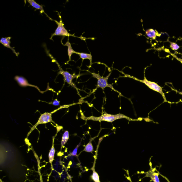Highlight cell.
<instances>
[{
    "mask_svg": "<svg viewBox=\"0 0 182 182\" xmlns=\"http://www.w3.org/2000/svg\"><path fill=\"white\" fill-rule=\"evenodd\" d=\"M40 179H41V181L40 182H43V180H42V178L41 177V175L40 173Z\"/></svg>",
    "mask_w": 182,
    "mask_h": 182,
    "instance_id": "obj_24",
    "label": "cell"
},
{
    "mask_svg": "<svg viewBox=\"0 0 182 182\" xmlns=\"http://www.w3.org/2000/svg\"><path fill=\"white\" fill-rule=\"evenodd\" d=\"M72 105H64V106H61V107H60V108L52 111V112H45V113L42 114V115H41L40 118H39L38 121L36 123V124H35L34 126H33V127L32 128H31L29 132L28 133V135H27V138H28V136H29L30 134V133L32 132V131L34 130V129H35L37 127V126H38L39 124H46L47 123L50 122H51L54 123V124H55V122L53 121L52 119V114H53L54 113L56 112V111L59 110L60 109H62L64 108L69 107V106H72Z\"/></svg>",
    "mask_w": 182,
    "mask_h": 182,
    "instance_id": "obj_2",
    "label": "cell"
},
{
    "mask_svg": "<svg viewBox=\"0 0 182 182\" xmlns=\"http://www.w3.org/2000/svg\"><path fill=\"white\" fill-rule=\"evenodd\" d=\"M159 175H160L161 176H162V177H164V178L165 179H166V181H168V182H170L169 179H168L167 178V177H164V176L163 175H161V174H159Z\"/></svg>",
    "mask_w": 182,
    "mask_h": 182,
    "instance_id": "obj_22",
    "label": "cell"
},
{
    "mask_svg": "<svg viewBox=\"0 0 182 182\" xmlns=\"http://www.w3.org/2000/svg\"><path fill=\"white\" fill-rule=\"evenodd\" d=\"M11 39V37H2V38H1V40H0V43L4 46L11 49V50L13 51L14 53L16 54V56H18V55H19V53L16 52L14 48L10 46V40Z\"/></svg>",
    "mask_w": 182,
    "mask_h": 182,
    "instance_id": "obj_9",
    "label": "cell"
},
{
    "mask_svg": "<svg viewBox=\"0 0 182 182\" xmlns=\"http://www.w3.org/2000/svg\"><path fill=\"white\" fill-rule=\"evenodd\" d=\"M150 168L149 170L147 172L144 173L145 174V177H150L151 181L154 182H160L159 178V172H155L156 168H153L152 165H150Z\"/></svg>",
    "mask_w": 182,
    "mask_h": 182,
    "instance_id": "obj_8",
    "label": "cell"
},
{
    "mask_svg": "<svg viewBox=\"0 0 182 182\" xmlns=\"http://www.w3.org/2000/svg\"><path fill=\"white\" fill-rule=\"evenodd\" d=\"M89 72L92 75L93 77L97 78V85L96 89L98 88H101L102 89L104 90L106 87H109V88H110L113 91H116L117 93H118L121 96V93H120L118 91L116 90L114 88L112 85H111V84H109L108 83V80L110 76L111 72L110 73L109 75L106 76V77H103V76H101L99 74H98L97 73Z\"/></svg>",
    "mask_w": 182,
    "mask_h": 182,
    "instance_id": "obj_4",
    "label": "cell"
},
{
    "mask_svg": "<svg viewBox=\"0 0 182 182\" xmlns=\"http://www.w3.org/2000/svg\"><path fill=\"white\" fill-rule=\"evenodd\" d=\"M52 104L54 106H59L60 105V101L57 99H55L53 101Z\"/></svg>",
    "mask_w": 182,
    "mask_h": 182,
    "instance_id": "obj_21",
    "label": "cell"
},
{
    "mask_svg": "<svg viewBox=\"0 0 182 182\" xmlns=\"http://www.w3.org/2000/svg\"><path fill=\"white\" fill-rule=\"evenodd\" d=\"M58 65V67L59 68L60 71L59 74L62 75L64 76V81L65 82L67 83L69 85L71 86L73 88L76 89L78 90V89L76 87V86L75 84L73 82V79L75 78H78L79 76V75H76L75 74H72L69 72L67 71H65L63 70L58 63H57Z\"/></svg>",
    "mask_w": 182,
    "mask_h": 182,
    "instance_id": "obj_5",
    "label": "cell"
},
{
    "mask_svg": "<svg viewBox=\"0 0 182 182\" xmlns=\"http://www.w3.org/2000/svg\"><path fill=\"white\" fill-rule=\"evenodd\" d=\"M15 80L18 83L20 86L22 87H34L37 89V90L40 92L41 93H43L45 92V91H40V89L37 86L34 85H31L28 83V81L25 79V78L22 77V76H16L14 78Z\"/></svg>",
    "mask_w": 182,
    "mask_h": 182,
    "instance_id": "obj_7",
    "label": "cell"
},
{
    "mask_svg": "<svg viewBox=\"0 0 182 182\" xmlns=\"http://www.w3.org/2000/svg\"><path fill=\"white\" fill-rule=\"evenodd\" d=\"M76 54L79 55L80 57V58H82L83 60L85 59H88L90 61V64L89 68L91 67L93 64V58L92 56V55L91 54L85 53H80L77 52Z\"/></svg>",
    "mask_w": 182,
    "mask_h": 182,
    "instance_id": "obj_11",
    "label": "cell"
},
{
    "mask_svg": "<svg viewBox=\"0 0 182 182\" xmlns=\"http://www.w3.org/2000/svg\"><path fill=\"white\" fill-rule=\"evenodd\" d=\"M81 142L79 144L76 146V148L74 149L73 150V151L72 153H70V155L72 156H77V153L78 148L81 145Z\"/></svg>",
    "mask_w": 182,
    "mask_h": 182,
    "instance_id": "obj_19",
    "label": "cell"
},
{
    "mask_svg": "<svg viewBox=\"0 0 182 182\" xmlns=\"http://www.w3.org/2000/svg\"><path fill=\"white\" fill-rule=\"evenodd\" d=\"M168 52H169V53L170 54V55H172L173 57L174 58L176 59H177V61H179L180 62H181L182 64V59H181L178 58V57H177V56H176L175 54L171 53L169 51H168Z\"/></svg>",
    "mask_w": 182,
    "mask_h": 182,
    "instance_id": "obj_20",
    "label": "cell"
},
{
    "mask_svg": "<svg viewBox=\"0 0 182 182\" xmlns=\"http://www.w3.org/2000/svg\"><path fill=\"white\" fill-rule=\"evenodd\" d=\"M145 34L150 38L155 40L157 36V32L152 28H150L145 31Z\"/></svg>",
    "mask_w": 182,
    "mask_h": 182,
    "instance_id": "obj_15",
    "label": "cell"
},
{
    "mask_svg": "<svg viewBox=\"0 0 182 182\" xmlns=\"http://www.w3.org/2000/svg\"><path fill=\"white\" fill-rule=\"evenodd\" d=\"M96 159H95V161L94 163V165L92 168L91 170H93V174L91 176L92 179V180L95 182H100V179H99V177L98 174L96 172L95 170V162Z\"/></svg>",
    "mask_w": 182,
    "mask_h": 182,
    "instance_id": "obj_16",
    "label": "cell"
},
{
    "mask_svg": "<svg viewBox=\"0 0 182 182\" xmlns=\"http://www.w3.org/2000/svg\"><path fill=\"white\" fill-rule=\"evenodd\" d=\"M60 22H58L55 20V22L58 25V27L55 30V33L52 35L51 38H52L54 36H66V37H68L72 36V37H75L74 35H72L69 33L67 30L64 27V24L62 20L61 16H60Z\"/></svg>",
    "mask_w": 182,
    "mask_h": 182,
    "instance_id": "obj_6",
    "label": "cell"
},
{
    "mask_svg": "<svg viewBox=\"0 0 182 182\" xmlns=\"http://www.w3.org/2000/svg\"><path fill=\"white\" fill-rule=\"evenodd\" d=\"M95 137L91 138L89 142L85 146V148L83 150V151L90 153H92L93 151H94V148H93L92 143V141Z\"/></svg>",
    "mask_w": 182,
    "mask_h": 182,
    "instance_id": "obj_17",
    "label": "cell"
},
{
    "mask_svg": "<svg viewBox=\"0 0 182 182\" xmlns=\"http://www.w3.org/2000/svg\"><path fill=\"white\" fill-rule=\"evenodd\" d=\"M173 90H174V91H175L176 92L179 93V94H181L182 95V91L181 92L179 91H177V90H176L175 89H173Z\"/></svg>",
    "mask_w": 182,
    "mask_h": 182,
    "instance_id": "obj_23",
    "label": "cell"
},
{
    "mask_svg": "<svg viewBox=\"0 0 182 182\" xmlns=\"http://www.w3.org/2000/svg\"><path fill=\"white\" fill-rule=\"evenodd\" d=\"M124 74V77L131 78L135 80L142 83L145 84L146 85H147L150 89L160 93L163 97L164 100V102H168L166 100L165 94L163 91V89H162V87L158 85L157 83H156L148 81L147 79V78H146L145 75H144V77L143 80H140L138 79V78L134 77L133 76H131L130 75L126 74Z\"/></svg>",
    "mask_w": 182,
    "mask_h": 182,
    "instance_id": "obj_3",
    "label": "cell"
},
{
    "mask_svg": "<svg viewBox=\"0 0 182 182\" xmlns=\"http://www.w3.org/2000/svg\"><path fill=\"white\" fill-rule=\"evenodd\" d=\"M69 40H68L67 43H66L65 45H64V46H66L68 47V55L69 56V61H71V56L72 54L74 53H77V52L75 51L74 50L73 48H72L71 46V45L69 41Z\"/></svg>",
    "mask_w": 182,
    "mask_h": 182,
    "instance_id": "obj_12",
    "label": "cell"
},
{
    "mask_svg": "<svg viewBox=\"0 0 182 182\" xmlns=\"http://www.w3.org/2000/svg\"><path fill=\"white\" fill-rule=\"evenodd\" d=\"M56 135L55 136L53 137L52 147L50 151L49 152V162L51 164V165L52 168H53L52 162L54 160V156H55V147H54V141H55V137L56 136Z\"/></svg>",
    "mask_w": 182,
    "mask_h": 182,
    "instance_id": "obj_10",
    "label": "cell"
},
{
    "mask_svg": "<svg viewBox=\"0 0 182 182\" xmlns=\"http://www.w3.org/2000/svg\"><path fill=\"white\" fill-rule=\"evenodd\" d=\"M170 47L171 49L173 50H177L179 49L180 46L175 43H173V42H170Z\"/></svg>",
    "mask_w": 182,
    "mask_h": 182,
    "instance_id": "obj_18",
    "label": "cell"
},
{
    "mask_svg": "<svg viewBox=\"0 0 182 182\" xmlns=\"http://www.w3.org/2000/svg\"><path fill=\"white\" fill-rule=\"evenodd\" d=\"M27 1L30 4L31 6L37 9L40 10L41 11V13H45L44 9H43V7L42 5H39V4L37 3L34 0H28Z\"/></svg>",
    "mask_w": 182,
    "mask_h": 182,
    "instance_id": "obj_14",
    "label": "cell"
},
{
    "mask_svg": "<svg viewBox=\"0 0 182 182\" xmlns=\"http://www.w3.org/2000/svg\"><path fill=\"white\" fill-rule=\"evenodd\" d=\"M82 118L83 119L85 120V121H88V120H92L93 121L100 122L105 121L110 122H113L115 121L116 120L122 118H125L126 119L128 120L129 121H139L138 119H132L122 114H116V115H111V114L107 113L106 112H105L104 114L100 117L91 116L86 117L85 116H83V117H82Z\"/></svg>",
    "mask_w": 182,
    "mask_h": 182,
    "instance_id": "obj_1",
    "label": "cell"
},
{
    "mask_svg": "<svg viewBox=\"0 0 182 182\" xmlns=\"http://www.w3.org/2000/svg\"><path fill=\"white\" fill-rule=\"evenodd\" d=\"M69 132L68 131H66L62 135L61 142V150L65 144L67 143L69 139Z\"/></svg>",
    "mask_w": 182,
    "mask_h": 182,
    "instance_id": "obj_13",
    "label": "cell"
}]
</instances>
